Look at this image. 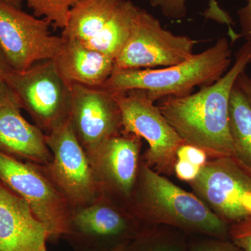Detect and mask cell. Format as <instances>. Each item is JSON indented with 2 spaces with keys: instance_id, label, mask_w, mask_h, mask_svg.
<instances>
[{
  "instance_id": "cell-1",
  "label": "cell",
  "mask_w": 251,
  "mask_h": 251,
  "mask_svg": "<svg viewBox=\"0 0 251 251\" xmlns=\"http://www.w3.org/2000/svg\"><path fill=\"white\" fill-rule=\"evenodd\" d=\"M251 64V43L235 54L233 65L219 80L184 97H168L157 107L185 143L213 158L234 156L229 125L231 93L238 77Z\"/></svg>"
},
{
  "instance_id": "cell-2",
  "label": "cell",
  "mask_w": 251,
  "mask_h": 251,
  "mask_svg": "<svg viewBox=\"0 0 251 251\" xmlns=\"http://www.w3.org/2000/svg\"><path fill=\"white\" fill-rule=\"evenodd\" d=\"M128 209L145 227L171 226L186 233L230 239L228 226L194 193L176 186L143 161Z\"/></svg>"
},
{
  "instance_id": "cell-3",
  "label": "cell",
  "mask_w": 251,
  "mask_h": 251,
  "mask_svg": "<svg viewBox=\"0 0 251 251\" xmlns=\"http://www.w3.org/2000/svg\"><path fill=\"white\" fill-rule=\"evenodd\" d=\"M230 46L228 39L222 37L201 53L171 67L115 69L102 87L113 94L144 90L154 103L166 97H184L191 94L196 87L201 89L214 83L227 72L232 62Z\"/></svg>"
},
{
  "instance_id": "cell-4",
  "label": "cell",
  "mask_w": 251,
  "mask_h": 251,
  "mask_svg": "<svg viewBox=\"0 0 251 251\" xmlns=\"http://www.w3.org/2000/svg\"><path fill=\"white\" fill-rule=\"evenodd\" d=\"M139 9L130 0H78L62 36L115 59Z\"/></svg>"
},
{
  "instance_id": "cell-5",
  "label": "cell",
  "mask_w": 251,
  "mask_h": 251,
  "mask_svg": "<svg viewBox=\"0 0 251 251\" xmlns=\"http://www.w3.org/2000/svg\"><path fill=\"white\" fill-rule=\"evenodd\" d=\"M4 80L21 108L45 134L69 118L72 88L59 75L52 59L36 63L23 72L11 68Z\"/></svg>"
},
{
  "instance_id": "cell-6",
  "label": "cell",
  "mask_w": 251,
  "mask_h": 251,
  "mask_svg": "<svg viewBox=\"0 0 251 251\" xmlns=\"http://www.w3.org/2000/svg\"><path fill=\"white\" fill-rule=\"evenodd\" d=\"M46 141L52 161L36 168L67 198L72 210L93 202L103 191L69 119L46 134Z\"/></svg>"
},
{
  "instance_id": "cell-7",
  "label": "cell",
  "mask_w": 251,
  "mask_h": 251,
  "mask_svg": "<svg viewBox=\"0 0 251 251\" xmlns=\"http://www.w3.org/2000/svg\"><path fill=\"white\" fill-rule=\"evenodd\" d=\"M188 184L229 228L251 224V174L233 157L213 158Z\"/></svg>"
},
{
  "instance_id": "cell-8",
  "label": "cell",
  "mask_w": 251,
  "mask_h": 251,
  "mask_svg": "<svg viewBox=\"0 0 251 251\" xmlns=\"http://www.w3.org/2000/svg\"><path fill=\"white\" fill-rule=\"evenodd\" d=\"M122 114V132L146 140L142 161L159 174L175 173L176 151L184 140L162 115L144 90L114 94Z\"/></svg>"
},
{
  "instance_id": "cell-9",
  "label": "cell",
  "mask_w": 251,
  "mask_h": 251,
  "mask_svg": "<svg viewBox=\"0 0 251 251\" xmlns=\"http://www.w3.org/2000/svg\"><path fill=\"white\" fill-rule=\"evenodd\" d=\"M197 41L165 29L159 20L140 8L128 39L116 58L120 70L160 69L185 62L194 55Z\"/></svg>"
},
{
  "instance_id": "cell-10",
  "label": "cell",
  "mask_w": 251,
  "mask_h": 251,
  "mask_svg": "<svg viewBox=\"0 0 251 251\" xmlns=\"http://www.w3.org/2000/svg\"><path fill=\"white\" fill-rule=\"evenodd\" d=\"M0 182L29 204L50 237L67 235L72 206L34 163L0 152Z\"/></svg>"
},
{
  "instance_id": "cell-11",
  "label": "cell",
  "mask_w": 251,
  "mask_h": 251,
  "mask_svg": "<svg viewBox=\"0 0 251 251\" xmlns=\"http://www.w3.org/2000/svg\"><path fill=\"white\" fill-rule=\"evenodd\" d=\"M143 227L129 209L102 193L88 205L73 209L65 237L77 251H108L129 242Z\"/></svg>"
},
{
  "instance_id": "cell-12",
  "label": "cell",
  "mask_w": 251,
  "mask_h": 251,
  "mask_svg": "<svg viewBox=\"0 0 251 251\" xmlns=\"http://www.w3.org/2000/svg\"><path fill=\"white\" fill-rule=\"evenodd\" d=\"M50 26L45 18L0 1V50L13 70L23 72L54 58L63 39L51 35Z\"/></svg>"
},
{
  "instance_id": "cell-13",
  "label": "cell",
  "mask_w": 251,
  "mask_h": 251,
  "mask_svg": "<svg viewBox=\"0 0 251 251\" xmlns=\"http://www.w3.org/2000/svg\"><path fill=\"white\" fill-rule=\"evenodd\" d=\"M69 121L92 164L104 145L122 130L115 94L103 87L73 85Z\"/></svg>"
},
{
  "instance_id": "cell-14",
  "label": "cell",
  "mask_w": 251,
  "mask_h": 251,
  "mask_svg": "<svg viewBox=\"0 0 251 251\" xmlns=\"http://www.w3.org/2000/svg\"><path fill=\"white\" fill-rule=\"evenodd\" d=\"M122 132L108 140L92 163L102 191L129 203L138 180L142 140Z\"/></svg>"
},
{
  "instance_id": "cell-15",
  "label": "cell",
  "mask_w": 251,
  "mask_h": 251,
  "mask_svg": "<svg viewBox=\"0 0 251 251\" xmlns=\"http://www.w3.org/2000/svg\"><path fill=\"white\" fill-rule=\"evenodd\" d=\"M18 99L6 85L0 92V152L21 161L46 165L52 155L46 134L23 117Z\"/></svg>"
},
{
  "instance_id": "cell-16",
  "label": "cell",
  "mask_w": 251,
  "mask_h": 251,
  "mask_svg": "<svg viewBox=\"0 0 251 251\" xmlns=\"http://www.w3.org/2000/svg\"><path fill=\"white\" fill-rule=\"evenodd\" d=\"M49 238L29 204L0 182V251H41Z\"/></svg>"
},
{
  "instance_id": "cell-17",
  "label": "cell",
  "mask_w": 251,
  "mask_h": 251,
  "mask_svg": "<svg viewBox=\"0 0 251 251\" xmlns=\"http://www.w3.org/2000/svg\"><path fill=\"white\" fill-rule=\"evenodd\" d=\"M62 39L60 49L52 60L63 80L69 86L103 87L115 70V59L76 41Z\"/></svg>"
},
{
  "instance_id": "cell-18",
  "label": "cell",
  "mask_w": 251,
  "mask_h": 251,
  "mask_svg": "<svg viewBox=\"0 0 251 251\" xmlns=\"http://www.w3.org/2000/svg\"><path fill=\"white\" fill-rule=\"evenodd\" d=\"M229 125L233 158L251 174V106L236 83L229 100Z\"/></svg>"
},
{
  "instance_id": "cell-19",
  "label": "cell",
  "mask_w": 251,
  "mask_h": 251,
  "mask_svg": "<svg viewBox=\"0 0 251 251\" xmlns=\"http://www.w3.org/2000/svg\"><path fill=\"white\" fill-rule=\"evenodd\" d=\"M186 234L171 226H148L127 244L125 251H186Z\"/></svg>"
},
{
  "instance_id": "cell-20",
  "label": "cell",
  "mask_w": 251,
  "mask_h": 251,
  "mask_svg": "<svg viewBox=\"0 0 251 251\" xmlns=\"http://www.w3.org/2000/svg\"><path fill=\"white\" fill-rule=\"evenodd\" d=\"M153 8H158L165 17L173 20L183 19L187 14L186 0H149ZM204 16L206 19H211L228 27L229 36L231 44H233L240 38L232 28L234 24L233 20L228 13L220 7L216 0L209 1V8L206 10Z\"/></svg>"
},
{
  "instance_id": "cell-21",
  "label": "cell",
  "mask_w": 251,
  "mask_h": 251,
  "mask_svg": "<svg viewBox=\"0 0 251 251\" xmlns=\"http://www.w3.org/2000/svg\"><path fill=\"white\" fill-rule=\"evenodd\" d=\"M36 17L44 16L55 29L67 26L71 10L78 0H26Z\"/></svg>"
},
{
  "instance_id": "cell-22",
  "label": "cell",
  "mask_w": 251,
  "mask_h": 251,
  "mask_svg": "<svg viewBox=\"0 0 251 251\" xmlns=\"http://www.w3.org/2000/svg\"><path fill=\"white\" fill-rule=\"evenodd\" d=\"M186 251H244L231 239L213 238L193 243Z\"/></svg>"
},
{
  "instance_id": "cell-23",
  "label": "cell",
  "mask_w": 251,
  "mask_h": 251,
  "mask_svg": "<svg viewBox=\"0 0 251 251\" xmlns=\"http://www.w3.org/2000/svg\"><path fill=\"white\" fill-rule=\"evenodd\" d=\"M177 160L189 162L199 167H202L208 161V154L202 149L184 143L176 151Z\"/></svg>"
},
{
  "instance_id": "cell-24",
  "label": "cell",
  "mask_w": 251,
  "mask_h": 251,
  "mask_svg": "<svg viewBox=\"0 0 251 251\" xmlns=\"http://www.w3.org/2000/svg\"><path fill=\"white\" fill-rule=\"evenodd\" d=\"M229 237L244 251H251V224L229 228Z\"/></svg>"
},
{
  "instance_id": "cell-25",
  "label": "cell",
  "mask_w": 251,
  "mask_h": 251,
  "mask_svg": "<svg viewBox=\"0 0 251 251\" xmlns=\"http://www.w3.org/2000/svg\"><path fill=\"white\" fill-rule=\"evenodd\" d=\"M238 18L240 25V38H244L246 42L251 43V0H247V4L237 11Z\"/></svg>"
},
{
  "instance_id": "cell-26",
  "label": "cell",
  "mask_w": 251,
  "mask_h": 251,
  "mask_svg": "<svg viewBox=\"0 0 251 251\" xmlns=\"http://www.w3.org/2000/svg\"><path fill=\"white\" fill-rule=\"evenodd\" d=\"M202 167L182 160H177L175 166V174L179 179L189 183L197 177Z\"/></svg>"
},
{
  "instance_id": "cell-27",
  "label": "cell",
  "mask_w": 251,
  "mask_h": 251,
  "mask_svg": "<svg viewBox=\"0 0 251 251\" xmlns=\"http://www.w3.org/2000/svg\"><path fill=\"white\" fill-rule=\"evenodd\" d=\"M236 85L244 94L251 106V79L246 72L242 73L238 77L237 80L236 81Z\"/></svg>"
},
{
  "instance_id": "cell-28",
  "label": "cell",
  "mask_w": 251,
  "mask_h": 251,
  "mask_svg": "<svg viewBox=\"0 0 251 251\" xmlns=\"http://www.w3.org/2000/svg\"><path fill=\"white\" fill-rule=\"evenodd\" d=\"M10 69H11V67H9V64L6 62L2 52L0 50V92L2 91L5 86H6L4 80L5 75Z\"/></svg>"
},
{
  "instance_id": "cell-29",
  "label": "cell",
  "mask_w": 251,
  "mask_h": 251,
  "mask_svg": "<svg viewBox=\"0 0 251 251\" xmlns=\"http://www.w3.org/2000/svg\"><path fill=\"white\" fill-rule=\"evenodd\" d=\"M3 2L7 3V4L12 5L16 7L21 9V4H22V0H0Z\"/></svg>"
},
{
  "instance_id": "cell-30",
  "label": "cell",
  "mask_w": 251,
  "mask_h": 251,
  "mask_svg": "<svg viewBox=\"0 0 251 251\" xmlns=\"http://www.w3.org/2000/svg\"><path fill=\"white\" fill-rule=\"evenodd\" d=\"M128 243H124V244H120V245L117 246L111 250L108 251H125L126 246L127 245Z\"/></svg>"
},
{
  "instance_id": "cell-31",
  "label": "cell",
  "mask_w": 251,
  "mask_h": 251,
  "mask_svg": "<svg viewBox=\"0 0 251 251\" xmlns=\"http://www.w3.org/2000/svg\"><path fill=\"white\" fill-rule=\"evenodd\" d=\"M41 251H48L47 249H46V247L43 248L42 250H41Z\"/></svg>"
},
{
  "instance_id": "cell-32",
  "label": "cell",
  "mask_w": 251,
  "mask_h": 251,
  "mask_svg": "<svg viewBox=\"0 0 251 251\" xmlns=\"http://www.w3.org/2000/svg\"></svg>"
}]
</instances>
